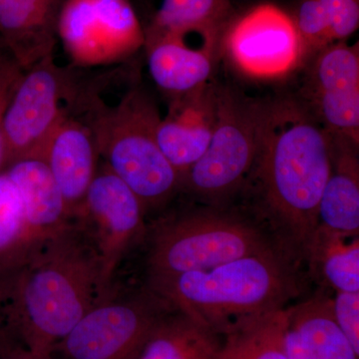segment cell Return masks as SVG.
<instances>
[{
	"mask_svg": "<svg viewBox=\"0 0 359 359\" xmlns=\"http://www.w3.org/2000/svg\"><path fill=\"white\" fill-rule=\"evenodd\" d=\"M269 250L263 235L245 219L211 210L189 212L153 233L150 280L205 271Z\"/></svg>",
	"mask_w": 359,
	"mask_h": 359,
	"instance_id": "5",
	"label": "cell"
},
{
	"mask_svg": "<svg viewBox=\"0 0 359 359\" xmlns=\"http://www.w3.org/2000/svg\"><path fill=\"white\" fill-rule=\"evenodd\" d=\"M111 292L104 285L95 245L71 222L11 273V321L21 346L33 353L51 354Z\"/></svg>",
	"mask_w": 359,
	"mask_h": 359,
	"instance_id": "1",
	"label": "cell"
},
{
	"mask_svg": "<svg viewBox=\"0 0 359 359\" xmlns=\"http://www.w3.org/2000/svg\"><path fill=\"white\" fill-rule=\"evenodd\" d=\"M26 218L18 188L6 171L0 173V275L20 269L40 245Z\"/></svg>",
	"mask_w": 359,
	"mask_h": 359,
	"instance_id": "23",
	"label": "cell"
},
{
	"mask_svg": "<svg viewBox=\"0 0 359 359\" xmlns=\"http://www.w3.org/2000/svg\"><path fill=\"white\" fill-rule=\"evenodd\" d=\"M287 13L294 21L309 58L334 43L330 21L320 0H294Z\"/></svg>",
	"mask_w": 359,
	"mask_h": 359,
	"instance_id": "25",
	"label": "cell"
},
{
	"mask_svg": "<svg viewBox=\"0 0 359 359\" xmlns=\"http://www.w3.org/2000/svg\"><path fill=\"white\" fill-rule=\"evenodd\" d=\"M58 42L70 66L102 67L128 60L145 45V32L130 0H65Z\"/></svg>",
	"mask_w": 359,
	"mask_h": 359,
	"instance_id": "10",
	"label": "cell"
},
{
	"mask_svg": "<svg viewBox=\"0 0 359 359\" xmlns=\"http://www.w3.org/2000/svg\"><path fill=\"white\" fill-rule=\"evenodd\" d=\"M98 85L88 82L73 115L91 130L99 157L131 189L146 210L165 204L181 188V176L161 150V120L154 99L141 85L130 87L108 105Z\"/></svg>",
	"mask_w": 359,
	"mask_h": 359,
	"instance_id": "3",
	"label": "cell"
},
{
	"mask_svg": "<svg viewBox=\"0 0 359 359\" xmlns=\"http://www.w3.org/2000/svg\"><path fill=\"white\" fill-rule=\"evenodd\" d=\"M11 273L0 275V359L25 348L11 321Z\"/></svg>",
	"mask_w": 359,
	"mask_h": 359,
	"instance_id": "28",
	"label": "cell"
},
{
	"mask_svg": "<svg viewBox=\"0 0 359 359\" xmlns=\"http://www.w3.org/2000/svg\"><path fill=\"white\" fill-rule=\"evenodd\" d=\"M99 167L72 219L95 245L102 259L104 285L111 292L116 269L145 231L146 211L131 189L109 168L105 164Z\"/></svg>",
	"mask_w": 359,
	"mask_h": 359,
	"instance_id": "12",
	"label": "cell"
},
{
	"mask_svg": "<svg viewBox=\"0 0 359 359\" xmlns=\"http://www.w3.org/2000/svg\"><path fill=\"white\" fill-rule=\"evenodd\" d=\"M332 309L340 330L359 354V292H337Z\"/></svg>",
	"mask_w": 359,
	"mask_h": 359,
	"instance_id": "27",
	"label": "cell"
},
{
	"mask_svg": "<svg viewBox=\"0 0 359 359\" xmlns=\"http://www.w3.org/2000/svg\"><path fill=\"white\" fill-rule=\"evenodd\" d=\"M287 311L275 309L245 318L223 334L218 359H289Z\"/></svg>",
	"mask_w": 359,
	"mask_h": 359,
	"instance_id": "22",
	"label": "cell"
},
{
	"mask_svg": "<svg viewBox=\"0 0 359 359\" xmlns=\"http://www.w3.org/2000/svg\"><path fill=\"white\" fill-rule=\"evenodd\" d=\"M222 346L223 334L177 311L158 323L137 359H218Z\"/></svg>",
	"mask_w": 359,
	"mask_h": 359,
	"instance_id": "20",
	"label": "cell"
},
{
	"mask_svg": "<svg viewBox=\"0 0 359 359\" xmlns=\"http://www.w3.org/2000/svg\"><path fill=\"white\" fill-rule=\"evenodd\" d=\"M221 30H186L145 42L149 73L168 101L214 80L221 59Z\"/></svg>",
	"mask_w": 359,
	"mask_h": 359,
	"instance_id": "13",
	"label": "cell"
},
{
	"mask_svg": "<svg viewBox=\"0 0 359 359\" xmlns=\"http://www.w3.org/2000/svg\"><path fill=\"white\" fill-rule=\"evenodd\" d=\"M330 136L332 168L318 205V224L346 235L358 236L359 146Z\"/></svg>",
	"mask_w": 359,
	"mask_h": 359,
	"instance_id": "19",
	"label": "cell"
},
{
	"mask_svg": "<svg viewBox=\"0 0 359 359\" xmlns=\"http://www.w3.org/2000/svg\"><path fill=\"white\" fill-rule=\"evenodd\" d=\"M39 158L50 170L72 219L98 171L100 157L91 130L77 116L67 113Z\"/></svg>",
	"mask_w": 359,
	"mask_h": 359,
	"instance_id": "15",
	"label": "cell"
},
{
	"mask_svg": "<svg viewBox=\"0 0 359 359\" xmlns=\"http://www.w3.org/2000/svg\"><path fill=\"white\" fill-rule=\"evenodd\" d=\"M221 58L241 77L271 83L299 73L309 54L287 11L262 1L233 14L222 33Z\"/></svg>",
	"mask_w": 359,
	"mask_h": 359,
	"instance_id": "7",
	"label": "cell"
},
{
	"mask_svg": "<svg viewBox=\"0 0 359 359\" xmlns=\"http://www.w3.org/2000/svg\"><path fill=\"white\" fill-rule=\"evenodd\" d=\"M22 73L23 71L20 67L14 68L0 85V173L6 168V137H4V113Z\"/></svg>",
	"mask_w": 359,
	"mask_h": 359,
	"instance_id": "29",
	"label": "cell"
},
{
	"mask_svg": "<svg viewBox=\"0 0 359 359\" xmlns=\"http://www.w3.org/2000/svg\"><path fill=\"white\" fill-rule=\"evenodd\" d=\"M218 82L212 80L200 88L168 101V112L161 117L157 141L161 150L183 178L204 155L218 121Z\"/></svg>",
	"mask_w": 359,
	"mask_h": 359,
	"instance_id": "14",
	"label": "cell"
},
{
	"mask_svg": "<svg viewBox=\"0 0 359 359\" xmlns=\"http://www.w3.org/2000/svg\"><path fill=\"white\" fill-rule=\"evenodd\" d=\"M172 311L157 294L121 297L112 290L51 354L57 359H137L158 323Z\"/></svg>",
	"mask_w": 359,
	"mask_h": 359,
	"instance_id": "9",
	"label": "cell"
},
{
	"mask_svg": "<svg viewBox=\"0 0 359 359\" xmlns=\"http://www.w3.org/2000/svg\"><path fill=\"white\" fill-rule=\"evenodd\" d=\"M4 171L18 188L28 224L40 242H46L69 226L72 219L67 205L43 160L25 158L11 163Z\"/></svg>",
	"mask_w": 359,
	"mask_h": 359,
	"instance_id": "18",
	"label": "cell"
},
{
	"mask_svg": "<svg viewBox=\"0 0 359 359\" xmlns=\"http://www.w3.org/2000/svg\"><path fill=\"white\" fill-rule=\"evenodd\" d=\"M77 70L59 66L52 55L23 71L4 113L6 168L18 160L40 157L49 136L73 110L86 83Z\"/></svg>",
	"mask_w": 359,
	"mask_h": 359,
	"instance_id": "8",
	"label": "cell"
},
{
	"mask_svg": "<svg viewBox=\"0 0 359 359\" xmlns=\"http://www.w3.org/2000/svg\"><path fill=\"white\" fill-rule=\"evenodd\" d=\"M287 311L289 359H358L335 320L332 299L316 297Z\"/></svg>",
	"mask_w": 359,
	"mask_h": 359,
	"instance_id": "17",
	"label": "cell"
},
{
	"mask_svg": "<svg viewBox=\"0 0 359 359\" xmlns=\"http://www.w3.org/2000/svg\"><path fill=\"white\" fill-rule=\"evenodd\" d=\"M330 168V134L294 94L264 98L250 175L256 177L266 209L302 250L318 228Z\"/></svg>",
	"mask_w": 359,
	"mask_h": 359,
	"instance_id": "2",
	"label": "cell"
},
{
	"mask_svg": "<svg viewBox=\"0 0 359 359\" xmlns=\"http://www.w3.org/2000/svg\"><path fill=\"white\" fill-rule=\"evenodd\" d=\"M334 42L346 41L359 26V0H320Z\"/></svg>",
	"mask_w": 359,
	"mask_h": 359,
	"instance_id": "26",
	"label": "cell"
},
{
	"mask_svg": "<svg viewBox=\"0 0 359 359\" xmlns=\"http://www.w3.org/2000/svg\"><path fill=\"white\" fill-rule=\"evenodd\" d=\"M236 13L231 0H163L148 27L145 42L186 30H221Z\"/></svg>",
	"mask_w": 359,
	"mask_h": 359,
	"instance_id": "24",
	"label": "cell"
},
{
	"mask_svg": "<svg viewBox=\"0 0 359 359\" xmlns=\"http://www.w3.org/2000/svg\"><path fill=\"white\" fill-rule=\"evenodd\" d=\"M2 359H57L54 358L52 354H36L32 351H26L25 348L20 349L15 353H11V355Z\"/></svg>",
	"mask_w": 359,
	"mask_h": 359,
	"instance_id": "30",
	"label": "cell"
},
{
	"mask_svg": "<svg viewBox=\"0 0 359 359\" xmlns=\"http://www.w3.org/2000/svg\"><path fill=\"white\" fill-rule=\"evenodd\" d=\"M294 95L328 133L359 146V47L334 42L309 58Z\"/></svg>",
	"mask_w": 359,
	"mask_h": 359,
	"instance_id": "11",
	"label": "cell"
},
{
	"mask_svg": "<svg viewBox=\"0 0 359 359\" xmlns=\"http://www.w3.org/2000/svg\"><path fill=\"white\" fill-rule=\"evenodd\" d=\"M150 282L173 311L221 334L245 318L283 309L295 294L292 273L273 249Z\"/></svg>",
	"mask_w": 359,
	"mask_h": 359,
	"instance_id": "4",
	"label": "cell"
},
{
	"mask_svg": "<svg viewBox=\"0 0 359 359\" xmlns=\"http://www.w3.org/2000/svg\"><path fill=\"white\" fill-rule=\"evenodd\" d=\"M65 0H0V46L22 71L53 55Z\"/></svg>",
	"mask_w": 359,
	"mask_h": 359,
	"instance_id": "16",
	"label": "cell"
},
{
	"mask_svg": "<svg viewBox=\"0 0 359 359\" xmlns=\"http://www.w3.org/2000/svg\"><path fill=\"white\" fill-rule=\"evenodd\" d=\"M218 121L204 155L181 181V188L212 203L228 199L244 185L259 145L264 98L218 85Z\"/></svg>",
	"mask_w": 359,
	"mask_h": 359,
	"instance_id": "6",
	"label": "cell"
},
{
	"mask_svg": "<svg viewBox=\"0 0 359 359\" xmlns=\"http://www.w3.org/2000/svg\"><path fill=\"white\" fill-rule=\"evenodd\" d=\"M314 273L337 292H359V241L318 224L304 250Z\"/></svg>",
	"mask_w": 359,
	"mask_h": 359,
	"instance_id": "21",
	"label": "cell"
}]
</instances>
